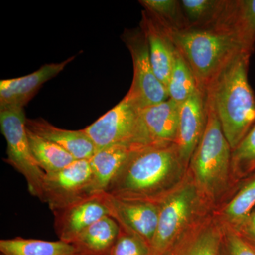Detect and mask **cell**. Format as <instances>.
<instances>
[{"label":"cell","mask_w":255,"mask_h":255,"mask_svg":"<svg viewBox=\"0 0 255 255\" xmlns=\"http://www.w3.org/2000/svg\"><path fill=\"white\" fill-rule=\"evenodd\" d=\"M92 194L90 159H79L58 172L46 174L42 202L48 204L53 211Z\"/></svg>","instance_id":"9"},{"label":"cell","mask_w":255,"mask_h":255,"mask_svg":"<svg viewBox=\"0 0 255 255\" xmlns=\"http://www.w3.org/2000/svg\"><path fill=\"white\" fill-rule=\"evenodd\" d=\"M223 226L206 214L188 228L163 255H223Z\"/></svg>","instance_id":"13"},{"label":"cell","mask_w":255,"mask_h":255,"mask_svg":"<svg viewBox=\"0 0 255 255\" xmlns=\"http://www.w3.org/2000/svg\"><path fill=\"white\" fill-rule=\"evenodd\" d=\"M197 89V82L190 66L179 50H176L167 85L169 98L180 105Z\"/></svg>","instance_id":"25"},{"label":"cell","mask_w":255,"mask_h":255,"mask_svg":"<svg viewBox=\"0 0 255 255\" xmlns=\"http://www.w3.org/2000/svg\"><path fill=\"white\" fill-rule=\"evenodd\" d=\"M134 148L126 145H114L95 152L90 159L94 194L107 190Z\"/></svg>","instance_id":"21"},{"label":"cell","mask_w":255,"mask_h":255,"mask_svg":"<svg viewBox=\"0 0 255 255\" xmlns=\"http://www.w3.org/2000/svg\"><path fill=\"white\" fill-rule=\"evenodd\" d=\"M181 3L189 28L214 30L222 14L226 0H182Z\"/></svg>","instance_id":"24"},{"label":"cell","mask_w":255,"mask_h":255,"mask_svg":"<svg viewBox=\"0 0 255 255\" xmlns=\"http://www.w3.org/2000/svg\"><path fill=\"white\" fill-rule=\"evenodd\" d=\"M158 204V222L150 255H163L196 221L212 213L201 199L188 170L181 184Z\"/></svg>","instance_id":"5"},{"label":"cell","mask_w":255,"mask_h":255,"mask_svg":"<svg viewBox=\"0 0 255 255\" xmlns=\"http://www.w3.org/2000/svg\"><path fill=\"white\" fill-rule=\"evenodd\" d=\"M150 246L135 235L120 228L118 239L110 255H150Z\"/></svg>","instance_id":"28"},{"label":"cell","mask_w":255,"mask_h":255,"mask_svg":"<svg viewBox=\"0 0 255 255\" xmlns=\"http://www.w3.org/2000/svg\"><path fill=\"white\" fill-rule=\"evenodd\" d=\"M2 255H79L75 247L62 241H47L17 237L0 241Z\"/></svg>","instance_id":"22"},{"label":"cell","mask_w":255,"mask_h":255,"mask_svg":"<svg viewBox=\"0 0 255 255\" xmlns=\"http://www.w3.org/2000/svg\"><path fill=\"white\" fill-rule=\"evenodd\" d=\"M232 228L255 248V207L236 228Z\"/></svg>","instance_id":"30"},{"label":"cell","mask_w":255,"mask_h":255,"mask_svg":"<svg viewBox=\"0 0 255 255\" xmlns=\"http://www.w3.org/2000/svg\"><path fill=\"white\" fill-rule=\"evenodd\" d=\"M140 28L148 43L151 63L156 76L167 88L177 48L168 30L147 10L142 11Z\"/></svg>","instance_id":"15"},{"label":"cell","mask_w":255,"mask_h":255,"mask_svg":"<svg viewBox=\"0 0 255 255\" xmlns=\"http://www.w3.org/2000/svg\"><path fill=\"white\" fill-rule=\"evenodd\" d=\"M187 170L175 143L135 147L105 191L127 200L158 203L181 184Z\"/></svg>","instance_id":"1"},{"label":"cell","mask_w":255,"mask_h":255,"mask_svg":"<svg viewBox=\"0 0 255 255\" xmlns=\"http://www.w3.org/2000/svg\"><path fill=\"white\" fill-rule=\"evenodd\" d=\"M251 55L246 51L235 55L206 92L232 150L255 124V95L248 80Z\"/></svg>","instance_id":"2"},{"label":"cell","mask_w":255,"mask_h":255,"mask_svg":"<svg viewBox=\"0 0 255 255\" xmlns=\"http://www.w3.org/2000/svg\"><path fill=\"white\" fill-rule=\"evenodd\" d=\"M144 9L153 15L169 31H184L189 28L187 17L179 0H140Z\"/></svg>","instance_id":"26"},{"label":"cell","mask_w":255,"mask_h":255,"mask_svg":"<svg viewBox=\"0 0 255 255\" xmlns=\"http://www.w3.org/2000/svg\"><path fill=\"white\" fill-rule=\"evenodd\" d=\"M214 30L232 37L253 54L255 44V0H226Z\"/></svg>","instance_id":"16"},{"label":"cell","mask_w":255,"mask_h":255,"mask_svg":"<svg viewBox=\"0 0 255 255\" xmlns=\"http://www.w3.org/2000/svg\"><path fill=\"white\" fill-rule=\"evenodd\" d=\"M223 255H255V248L233 228L223 226Z\"/></svg>","instance_id":"29"},{"label":"cell","mask_w":255,"mask_h":255,"mask_svg":"<svg viewBox=\"0 0 255 255\" xmlns=\"http://www.w3.org/2000/svg\"><path fill=\"white\" fill-rule=\"evenodd\" d=\"M52 212L58 238L70 244L82 231L102 218L109 216L108 209L98 194H92Z\"/></svg>","instance_id":"12"},{"label":"cell","mask_w":255,"mask_h":255,"mask_svg":"<svg viewBox=\"0 0 255 255\" xmlns=\"http://www.w3.org/2000/svg\"><path fill=\"white\" fill-rule=\"evenodd\" d=\"M120 233V226L110 216L82 231L71 244L79 255H110Z\"/></svg>","instance_id":"19"},{"label":"cell","mask_w":255,"mask_h":255,"mask_svg":"<svg viewBox=\"0 0 255 255\" xmlns=\"http://www.w3.org/2000/svg\"><path fill=\"white\" fill-rule=\"evenodd\" d=\"M179 105L168 100L140 110V124L147 145L176 143Z\"/></svg>","instance_id":"17"},{"label":"cell","mask_w":255,"mask_h":255,"mask_svg":"<svg viewBox=\"0 0 255 255\" xmlns=\"http://www.w3.org/2000/svg\"><path fill=\"white\" fill-rule=\"evenodd\" d=\"M26 127L37 135L66 150L76 160L90 159L95 155V146L84 129L73 130L60 128L42 118L26 119Z\"/></svg>","instance_id":"18"},{"label":"cell","mask_w":255,"mask_h":255,"mask_svg":"<svg viewBox=\"0 0 255 255\" xmlns=\"http://www.w3.org/2000/svg\"><path fill=\"white\" fill-rule=\"evenodd\" d=\"M133 65V78L127 95L140 110L169 99L167 88L156 76L151 63L148 43L140 29L128 30L123 35Z\"/></svg>","instance_id":"8"},{"label":"cell","mask_w":255,"mask_h":255,"mask_svg":"<svg viewBox=\"0 0 255 255\" xmlns=\"http://www.w3.org/2000/svg\"><path fill=\"white\" fill-rule=\"evenodd\" d=\"M75 57L61 63L46 64L29 75L0 82V111L23 109L43 84L61 73Z\"/></svg>","instance_id":"14"},{"label":"cell","mask_w":255,"mask_h":255,"mask_svg":"<svg viewBox=\"0 0 255 255\" xmlns=\"http://www.w3.org/2000/svg\"><path fill=\"white\" fill-rule=\"evenodd\" d=\"M26 121L23 109L0 111L1 131L7 144V157L4 160L22 174L29 192L42 201L46 173L32 155Z\"/></svg>","instance_id":"7"},{"label":"cell","mask_w":255,"mask_h":255,"mask_svg":"<svg viewBox=\"0 0 255 255\" xmlns=\"http://www.w3.org/2000/svg\"><path fill=\"white\" fill-rule=\"evenodd\" d=\"M140 110L126 95L112 110L83 128L95 145L96 152L114 145H147L139 117Z\"/></svg>","instance_id":"6"},{"label":"cell","mask_w":255,"mask_h":255,"mask_svg":"<svg viewBox=\"0 0 255 255\" xmlns=\"http://www.w3.org/2000/svg\"><path fill=\"white\" fill-rule=\"evenodd\" d=\"M255 207V174L238 184L233 195L212 212L223 226L236 228Z\"/></svg>","instance_id":"20"},{"label":"cell","mask_w":255,"mask_h":255,"mask_svg":"<svg viewBox=\"0 0 255 255\" xmlns=\"http://www.w3.org/2000/svg\"><path fill=\"white\" fill-rule=\"evenodd\" d=\"M231 159L232 149L223 134L214 107L207 100L205 130L191 156L188 172L211 212L234 192Z\"/></svg>","instance_id":"3"},{"label":"cell","mask_w":255,"mask_h":255,"mask_svg":"<svg viewBox=\"0 0 255 255\" xmlns=\"http://www.w3.org/2000/svg\"><path fill=\"white\" fill-rule=\"evenodd\" d=\"M231 170L235 190L240 182L255 174V124L232 150Z\"/></svg>","instance_id":"27"},{"label":"cell","mask_w":255,"mask_h":255,"mask_svg":"<svg viewBox=\"0 0 255 255\" xmlns=\"http://www.w3.org/2000/svg\"><path fill=\"white\" fill-rule=\"evenodd\" d=\"M169 32L174 46L190 66L198 88L205 93L235 55L248 52L232 37L216 30Z\"/></svg>","instance_id":"4"},{"label":"cell","mask_w":255,"mask_h":255,"mask_svg":"<svg viewBox=\"0 0 255 255\" xmlns=\"http://www.w3.org/2000/svg\"></svg>","instance_id":"31"},{"label":"cell","mask_w":255,"mask_h":255,"mask_svg":"<svg viewBox=\"0 0 255 255\" xmlns=\"http://www.w3.org/2000/svg\"><path fill=\"white\" fill-rule=\"evenodd\" d=\"M207 121V97L197 89L191 97L179 105L176 145L187 167L199 145Z\"/></svg>","instance_id":"11"},{"label":"cell","mask_w":255,"mask_h":255,"mask_svg":"<svg viewBox=\"0 0 255 255\" xmlns=\"http://www.w3.org/2000/svg\"><path fill=\"white\" fill-rule=\"evenodd\" d=\"M121 229L135 235L150 246L153 239L159 216L158 203L127 200L109 194L97 193Z\"/></svg>","instance_id":"10"},{"label":"cell","mask_w":255,"mask_h":255,"mask_svg":"<svg viewBox=\"0 0 255 255\" xmlns=\"http://www.w3.org/2000/svg\"><path fill=\"white\" fill-rule=\"evenodd\" d=\"M26 131L32 155L45 173L58 172L76 160L56 144L37 135L27 128Z\"/></svg>","instance_id":"23"}]
</instances>
